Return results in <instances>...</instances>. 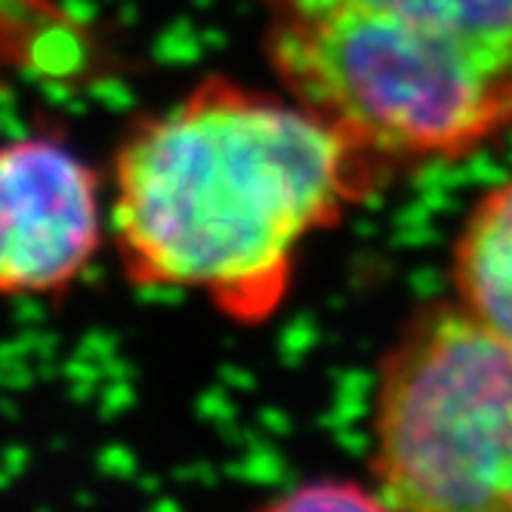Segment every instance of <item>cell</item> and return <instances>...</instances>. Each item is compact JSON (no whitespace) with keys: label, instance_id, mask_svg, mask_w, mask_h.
Returning a JSON list of instances; mask_svg holds the SVG:
<instances>
[{"label":"cell","instance_id":"1","mask_svg":"<svg viewBox=\"0 0 512 512\" xmlns=\"http://www.w3.org/2000/svg\"><path fill=\"white\" fill-rule=\"evenodd\" d=\"M386 182L290 93L210 75L121 136L108 238L133 287L189 290L256 327L284 306L303 244Z\"/></svg>","mask_w":512,"mask_h":512},{"label":"cell","instance_id":"2","mask_svg":"<svg viewBox=\"0 0 512 512\" xmlns=\"http://www.w3.org/2000/svg\"><path fill=\"white\" fill-rule=\"evenodd\" d=\"M284 93L386 179L512 127V0H256Z\"/></svg>","mask_w":512,"mask_h":512},{"label":"cell","instance_id":"3","mask_svg":"<svg viewBox=\"0 0 512 512\" xmlns=\"http://www.w3.org/2000/svg\"><path fill=\"white\" fill-rule=\"evenodd\" d=\"M371 485L386 509L512 512V343L457 300L408 315L380 358Z\"/></svg>","mask_w":512,"mask_h":512},{"label":"cell","instance_id":"4","mask_svg":"<svg viewBox=\"0 0 512 512\" xmlns=\"http://www.w3.org/2000/svg\"><path fill=\"white\" fill-rule=\"evenodd\" d=\"M105 238V179L81 152L53 133L0 145V297L65 294Z\"/></svg>","mask_w":512,"mask_h":512},{"label":"cell","instance_id":"5","mask_svg":"<svg viewBox=\"0 0 512 512\" xmlns=\"http://www.w3.org/2000/svg\"><path fill=\"white\" fill-rule=\"evenodd\" d=\"M454 300L512 343V176L466 213L451 247Z\"/></svg>","mask_w":512,"mask_h":512},{"label":"cell","instance_id":"6","mask_svg":"<svg viewBox=\"0 0 512 512\" xmlns=\"http://www.w3.org/2000/svg\"><path fill=\"white\" fill-rule=\"evenodd\" d=\"M269 506L272 509H386L371 482L361 485V482H337V479L297 485L284 497L272 500Z\"/></svg>","mask_w":512,"mask_h":512}]
</instances>
